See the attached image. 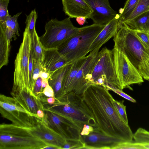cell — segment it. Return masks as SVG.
I'll list each match as a JSON object with an SVG mask.
<instances>
[{
    "mask_svg": "<svg viewBox=\"0 0 149 149\" xmlns=\"http://www.w3.org/2000/svg\"><path fill=\"white\" fill-rule=\"evenodd\" d=\"M82 97L95 120L93 131L123 141H133L134 134L120 116L113 104V98L105 87L91 85Z\"/></svg>",
    "mask_w": 149,
    "mask_h": 149,
    "instance_id": "obj_1",
    "label": "cell"
},
{
    "mask_svg": "<svg viewBox=\"0 0 149 149\" xmlns=\"http://www.w3.org/2000/svg\"><path fill=\"white\" fill-rule=\"evenodd\" d=\"M133 31L144 48L149 53V33L143 31Z\"/></svg>",
    "mask_w": 149,
    "mask_h": 149,
    "instance_id": "obj_35",
    "label": "cell"
},
{
    "mask_svg": "<svg viewBox=\"0 0 149 149\" xmlns=\"http://www.w3.org/2000/svg\"><path fill=\"white\" fill-rule=\"evenodd\" d=\"M42 79L39 77L37 79L33 91V95L39 99L42 94L43 88L42 86Z\"/></svg>",
    "mask_w": 149,
    "mask_h": 149,
    "instance_id": "obj_38",
    "label": "cell"
},
{
    "mask_svg": "<svg viewBox=\"0 0 149 149\" xmlns=\"http://www.w3.org/2000/svg\"><path fill=\"white\" fill-rule=\"evenodd\" d=\"M41 71L46 72L43 67L42 63L38 62L33 59L32 78V87L33 90V93L36 81L37 78L39 77L40 73Z\"/></svg>",
    "mask_w": 149,
    "mask_h": 149,
    "instance_id": "obj_31",
    "label": "cell"
},
{
    "mask_svg": "<svg viewBox=\"0 0 149 149\" xmlns=\"http://www.w3.org/2000/svg\"><path fill=\"white\" fill-rule=\"evenodd\" d=\"M84 149H113L119 143L125 141L93 131L87 135H81Z\"/></svg>",
    "mask_w": 149,
    "mask_h": 149,
    "instance_id": "obj_14",
    "label": "cell"
},
{
    "mask_svg": "<svg viewBox=\"0 0 149 149\" xmlns=\"http://www.w3.org/2000/svg\"><path fill=\"white\" fill-rule=\"evenodd\" d=\"M37 115L39 118L42 119L45 116V113L44 110H38L37 111Z\"/></svg>",
    "mask_w": 149,
    "mask_h": 149,
    "instance_id": "obj_43",
    "label": "cell"
},
{
    "mask_svg": "<svg viewBox=\"0 0 149 149\" xmlns=\"http://www.w3.org/2000/svg\"><path fill=\"white\" fill-rule=\"evenodd\" d=\"M86 81L90 85L96 84L105 86L108 84L119 88L114 68L112 50L104 47L99 52L96 63Z\"/></svg>",
    "mask_w": 149,
    "mask_h": 149,
    "instance_id": "obj_7",
    "label": "cell"
},
{
    "mask_svg": "<svg viewBox=\"0 0 149 149\" xmlns=\"http://www.w3.org/2000/svg\"><path fill=\"white\" fill-rule=\"evenodd\" d=\"M146 149L142 144L135 142L123 141L118 143L113 149Z\"/></svg>",
    "mask_w": 149,
    "mask_h": 149,
    "instance_id": "obj_32",
    "label": "cell"
},
{
    "mask_svg": "<svg viewBox=\"0 0 149 149\" xmlns=\"http://www.w3.org/2000/svg\"><path fill=\"white\" fill-rule=\"evenodd\" d=\"M0 69L7 65L12 38L14 39L13 33L6 28L5 31L0 30Z\"/></svg>",
    "mask_w": 149,
    "mask_h": 149,
    "instance_id": "obj_22",
    "label": "cell"
},
{
    "mask_svg": "<svg viewBox=\"0 0 149 149\" xmlns=\"http://www.w3.org/2000/svg\"><path fill=\"white\" fill-rule=\"evenodd\" d=\"M124 101H117L114 99L113 103L120 117L127 124H128V120L126 111V106L124 104Z\"/></svg>",
    "mask_w": 149,
    "mask_h": 149,
    "instance_id": "obj_34",
    "label": "cell"
},
{
    "mask_svg": "<svg viewBox=\"0 0 149 149\" xmlns=\"http://www.w3.org/2000/svg\"><path fill=\"white\" fill-rule=\"evenodd\" d=\"M84 144L81 139H66L62 149H84Z\"/></svg>",
    "mask_w": 149,
    "mask_h": 149,
    "instance_id": "obj_36",
    "label": "cell"
},
{
    "mask_svg": "<svg viewBox=\"0 0 149 149\" xmlns=\"http://www.w3.org/2000/svg\"><path fill=\"white\" fill-rule=\"evenodd\" d=\"M47 125L65 139H81V130L71 119L44 109Z\"/></svg>",
    "mask_w": 149,
    "mask_h": 149,
    "instance_id": "obj_11",
    "label": "cell"
},
{
    "mask_svg": "<svg viewBox=\"0 0 149 149\" xmlns=\"http://www.w3.org/2000/svg\"><path fill=\"white\" fill-rule=\"evenodd\" d=\"M93 127L88 124H84L80 134L81 135H87L93 131Z\"/></svg>",
    "mask_w": 149,
    "mask_h": 149,
    "instance_id": "obj_40",
    "label": "cell"
},
{
    "mask_svg": "<svg viewBox=\"0 0 149 149\" xmlns=\"http://www.w3.org/2000/svg\"><path fill=\"white\" fill-rule=\"evenodd\" d=\"M87 56L76 60L71 63L65 74L62 84L63 96L71 92L72 85L76 76L86 60Z\"/></svg>",
    "mask_w": 149,
    "mask_h": 149,
    "instance_id": "obj_21",
    "label": "cell"
},
{
    "mask_svg": "<svg viewBox=\"0 0 149 149\" xmlns=\"http://www.w3.org/2000/svg\"><path fill=\"white\" fill-rule=\"evenodd\" d=\"M31 36V53L33 59L42 63L44 58L45 49L40 40L36 30Z\"/></svg>",
    "mask_w": 149,
    "mask_h": 149,
    "instance_id": "obj_24",
    "label": "cell"
},
{
    "mask_svg": "<svg viewBox=\"0 0 149 149\" xmlns=\"http://www.w3.org/2000/svg\"><path fill=\"white\" fill-rule=\"evenodd\" d=\"M71 63L67 64L49 73L48 84L53 90L55 97L56 99L63 96L62 82Z\"/></svg>",
    "mask_w": 149,
    "mask_h": 149,
    "instance_id": "obj_20",
    "label": "cell"
},
{
    "mask_svg": "<svg viewBox=\"0 0 149 149\" xmlns=\"http://www.w3.org/2000/svg\"><path fill=\"white\" fill-rule=\"evenodd\" d=\"M0 113L2 117L17 126L31 127L42 120L25 110L13 97L1 94Z\"/></svg>",
    "mask_w": 149,
    "mask_h": 149,
    "instance_id": "obj_9",
    "label": "cell"
},
{
    "mask_svg": "<svg viewBox=\"0 0 149 149\" xmlns=\"http://www.w3.org/2000/svg\"><path fill=\"white\" fill-rule=\"evenodd\" d=\"M42 63L46 72L49 73L69 63L57 48L45 49Z\"/></svg>",
    "mask_w": 149,
    "mask_h": 149,
    "instance_id": "obj_19",
    "label": "cell"
},
{
    "mask_svg": "<svg viewBox=\"0 0 149 149\" xmlns=\"http://www.w3.org/2000/svg\"><path fill=\"white\" fill-rule=\"evenodd\" d=\"M49 76V73L45 71H41L40 73L39 77H41L42 79H48Z\"/></svg>",
    "mask_w": 149,
    "mask_h": 149,
    "instance_id": "obj_42",
    "label": "cell"
},
{
    "mask_svg": "<svg viewBox=\"0 0 149 149\" xmlns=\"http://www.w3.org/2000/svg\"><path fill=\"white\" fill-rule=\"evenodd\" d=\"M29 128L33 133L48 146H54L62 149L66 142L65 139L50 128L43 119L36 126Z\"/></svg>",
    "mask_w": 149,
    "mask_h": 149,
    "instance_id": "obj_15",
    "label": "cell"
},
{
    "mask_svg": "<svg viewBox=\"0 0 149 149\" xmlns=\"http://www.w3.org/2000/svg\"><path fill=\"white\" fill-rule=\"evenodd\" d=\"M148 11H149V0H139L134 10L123 22L131 20L142 13Z\"/></svg>",
    "mask_w": 149,
    "mask_h": 149,
    "instance_id": "obj_27",
    "label": "cell"
},
{
    "mask_svg": "<svg viewBox=\"0 0 149 149\" xmlns=\"http://www.w3.org/2000/svg\"><path fill=\"white\" fill-rule=\"evenodd\" d=\"M70 18L68 17L61 20L52 19L46 23L45 33L39 37L45 49L57 48L79 31L80 28L74 26Z\"/></svg>",
    "mask_w": 149,
    "mask_h": 149,
    "instance_id": "obj_8",
    "label": "cell"
},
{
    "mask_svg": "<svg viewBox=\"0 0 149 149\" xmlns=\"http://www.w3.org/2000/svg\"><path fill=\"white\" fill-rule=\"evenodd\" d=\"M48 85H49L48 79H42V86L43 90Z\"/></svg>",
    "mask_w": 149,
    "mask_h": 149,
    "instance_id": "obj_44",
    "label": "cell"
},
{
    "mask_svg": "<svg viewBox=\"0 0 149 149\" xmlns=\"http://www.w3.org/2000/svg\"><path fill=\"white\" fill-rule=\"evenodd\" d=\"M98 52H91L86 60L77 73L72 83L71 92L81 97L87 88L90 86L86 81L96 62Z\"/></svg>",
    "mask_w": 149,
    "mask_h": 149,
    "instance_id": "obj_12",
    "label": "cell"
},
{
    "mask_svg": "<svg viewBox=\"0 0 149 149\" xmlns=\"http://www.w3.org/2000/svg\"><path fill=\"white\" fill-rule=\"evenodd\" d=\"M37 17L38 15L35 9L32 10L29 15H26L25 29L28 31L31 36L36 31L35 25Z\"/></svg>",
    "mask_w": 149,
    "mask_h": 149,
    "instance_id": "obj_29",
    "label": "cell"
},
{
    "mask_svg": "<svg viewBox=\"0 0 149 149\" xmlns=\"http://www.w3.org/2000/svg\"><path fill=\"white\" fill-rule=\"evenodd\" d=\"M63 10L70 18L83 17L89 19L93 10L85 0H62Z\"/></svg>",
    "mask_w": 149,
    "mask_h": 149,
    "instance_id": "obj_18",
    "label": "cell"
},
{
    "mask_svg": "<svg viewBox=\"0 0 149 149\" xmlns=\"http://www.w3.org/2000/svg\"><path fill=\"white\" fill-rule=\"evenodd\" d=\"M139 0H127L124 8L119 10L120 17L119 23L125 21L131 14L136 6Z\"/></svg>",
    "mask_w": 149,
    "mask_h": 149,
    "instance_id": "obj_25",
    "label": "cell"
},
{
    "mask_svg": "<svg viewBox=\"0 0 149 149\" xmlns=\"http://www.w3.org/2000/svg\"><path fill=\"white\" fill-rule=\"evenodd\" d=\"M22 13V12H19L13 16H11L8 14L7 17L6 28L13 33L15 37V40L17 39L16 36H19L17 19Z\"/></svg>",
    "mask_w": 149,
    "mask_h": 149,
    "instance_id": "obj_26",
    "label": "cell"
},
{
    "mask_svg": "<svg viewBox=\"0 0 149 149\" xmlns=\"http://www.w3.org/2000/svg\"><path fill=\"white\" fill-rule=\"evenodd\" d=\"M86 18L85 17H79L76 18V20L78 24L81 25H84L86 21Z\"/></svg>",
    "mask_w": 149,
    "mask_h": 149,
    "instance_id": "obj_41",
    "label": "cell"
},
{
    "mask_svg": "<svg viewBox=\"0 0 149 149\" xmlns=\"http://www.w3.org/2000/svg\"><path fill=\"white\" fill-rule=\"evenodd\" d=\"M31 41V35L28 31L25 29L22 41L15 61L13 81L11 92H17L24 90L29 91L32 95L30 90L29 73Z\"/></svg>",
    "mask_w": 149,
    "mask_h": 149,
    "instance_id": "obj_6",
    "label": "cell"
},
{
    "mask_svg": "<svg viewBox=\"0 0 149 149\" xmlns=\"http://www.w3.org/2000/svg\"><path fill=\"white\" fill-rule=\"evenodd\" d=\"M146 149H149V143L142 144Z\"/></svg>",
    "mask_w": 149,
    "mask_h": 149,
    "instance_id": "obj_45",
    "label": "cell"
},
{
    "mask_svg": "<svg viewBox=\"0 0 149 149\" xmlns=\"http://www.w3.org/2000/svg\"><path fill=\"white\" fill-rule=\"evenodd\" d=\"M121 23H123L132 31H143L149 33V11L143 13L131 20Z\"/></svg>",
    "mask_w": 149,
    "mask_h": 149,
    "instance_id": "obj_23",
    "label": "cell"
},
{
    "mask_svg": "<svg viewBox=\"0 0 149 149\" xmlns=\"http://www.w3.org/2000/svg\"><path fill=\"white\" fill-rule=\"evenodd\" d=\"M47 146L33 133L29 127L12 123L0 125V149H40Z\"/></svg>",
    "mask_w": 149,
    "mask_h": 149,
    "instance_id": "obj_4",
    "label": "cell"
},
{
    "mask_svg": "<svg viewBox=\"0 0 149 149\" xmlns=\"http://www.w3.org/2000/svg\"><path fill=\"white\" fill-rule=\"evenodd\" d=\"M138 70L143 78L149 81V54L140 63Z\"/></svg>",
    "mask_w": 149,
    "mask_h": 149,
    "instance_id": "obj_33",
    "label": "cell"
},
{
    "mask_svg": "<svg viewBox=\"0 0 149 149\" xmlns=\"http://www.w3.org/2000/svg\"><path fill=\"white\" fill-rule=\"evenodd\" d=\"M104 87H105L108 91H112L115 93L119 95L128 100L133 103H135L136 102L135 99L124 92L122 90L116 87L109 85L108 84L105 85Z\"/></svg>",
    "mask_w": 149,
    "mask_h": 149,
    "instance_id": "obj_37",
    "label": "cell"
},
{
    "mask_svg": "<svg viewBox=\"0 0 149 149\" xmlns=\"http://www.w3.org/2000/svg\"><path fill=\"white\" fill-rule=\"evenodd\" d=\"M93 12L89 19L93 24L106 25L117 14L111 7L109 0H85Z\"/></svg>",
    "mask_w": 149,
    "mask_h": 149,
    "instance_id": "obj_13",
    "label": "cell"
},
{
    "mask_svg": "<svg viewBox=\"0 0 149 149\" xmlns=\"http://www.w3.org/2000/svg\"><path fill=\"white\" fill-rule=\"evenodd\" d=\"M105 25L93 24L80 27L77 33L57 47L58 51L69 63L86 56L92 42Z\"/></svg>",
    "mask_w": 149,
    "mask_h": 149,
    "instance_id": "obj_3",
    "label": "cell"
},
{
    "mask_svg": "<svg viewBox=\"0 0 149 149\" xmlns=\"http://www.w3.org/2000/svg\"><path fill=\"white\" fill-rule=\"evenodd\" d=\"M135 142L141 144L149 143V132L142 128H139L133 134Z\"/></svg>",
    "mask_w": 149,
    "mask_h": 149,
    "instance_id": "obj_30",
    "label": "cell"
},
{
    "mask_svg": "<svg viewBox=\"0 0 149 149\" xmlns=\"http://www.w3.org/2000/svg\"><path fill=\"white\" fill-rule=\"evenodd\" d=\"M10 93L25 110L33 115L39 118L37 115L38 111L44 110V106L41 101L29 91L22 90L17 92L11 91Z\"/></svg>",
    "mask_w": 149,
    "mask_h": 149,
    "instance_id": "obj_16",
    "label": "cell"
},
{
    "mask_svg": "<svg viewBox=\"0 0 149 149\" xmlns=\"http://www.w3.org/2000/svg\"><path fill=\"white\" fill-rule=\"evenodd\" d=\"M42 94L46 97H55L54 90L49 85L43 89Z\"/></svg>",
    "mask_w": 149,
    "mask_h": 149,
    "instance_id": "obj_39",
    "label": "cell"
},
{
    "mask_svg": "<svg viewBox=\"0 0 149 149\" xmlns=\"http://www.w3.org/2000/svg\"><path fill=\"white\" fill-rule=\"evenodd\" d=\"M44 107L45 109L71 119L81 130L85 124L95 127V120L82 97L74 92L56 98L54 104L44 105Z\"/></svg>",
    "mask_w": 149,
    "mask_h": 149,
    "instance_id": "obj_2",
    "label": "cell"
},
{
    "mask_svg": "<svg viewBox=\"0 0 149 149\" xmlns=\"http://www.w3.org/2000/svg\"><path fill=\"white\" fill-rule=\"evenodd\" d=\"M10 0H0V30L5 31L6 29V18L9 14L8 6Z\"/></svg>",
    "mask_w": 149,
    "mask_h": 149,
    "instance_id": "obj_28",
    "label": "cell"
},
{
    "mask_svg": "<svg viewBox=\"0 0 149 149\" xmlns=\"http://www.w3.org/2000/svg\"><path fill=\"white\" fill-rule=\"evenodd\" d=\"M113 40L114 48L123 53L138 69L140 63L149 54L133 31L123 23H118Z\"/></svg>",
    "mask_w": 149,
    "mask_h": 149,
    "instance_id": "obj_5",
    "label": "cell"
},
{
    "mask_svg": "<svg viewBox=\"0 0 149 149\" xmlns=\"http://www.w3.org/2000/svg\"><path fill=\"white\" fill-rule=\"evenodd\" d=\"M120 15L116 16L105 26L92 42L89 52H98L101 47L116 35L118 29Z\"/></svg>",
    "mask_w": 149,
    "mask_h": 149,
    "instance_id": "obj_17",
    "label": "cell"
},
{
    "mask_svg": "<svg viewBox=\"0 0 149 149\" xmlns=\"http://www.w3.org/2000/svg\"><path fill=\"white\" fill-rule=\"evenodd\" d=\"M113 63L119 89L128 88L134 84H140L143 82V78L138 70L123 52L113 48Z\"/></svg>",
    "mask_w": 149,
    "mask_h": 149,
    "instance_id": "obj_10",
    "label": "cell"
}]
</instances>
